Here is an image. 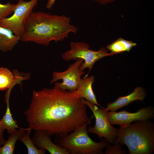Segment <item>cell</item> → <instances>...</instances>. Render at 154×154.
<instances>
[{
	"instance_id": "6da1fadb",
	"label": "cell",
	"mask_w": 154,
	"mask_h": 154,
	"mask_svg": "<svg viewBox=\"0 0 154 154\" xmlns=\"http://www.w3.org/2000/svg\"><path fill=\"white\" fill-rule=\"evenodd\" d=\"M83 98L76 90L54 87L34 90L29 107L24 112L28 128L51 136L67 134L91 124Z\"/></svg>"
},
{
	"instance_id": "7a4b0ae2",
	"label": "cell",
	"mask_w": 154,
	"mask_h": 154,
	"mask_svg": "<svg viewBox=\"0 0 154 154\" xmlns=\"http://www.w3.org/2000/svg\"><path fill=\"white\" fill-rule=\"evenodd\" d=\"M71 18L65 15L32 11L26 23L21 40L47 46L52 41L57 42L76 33L78 29L71 24Z\"/></svg>"
},
{
	"instance_id": "3957f363",
	"label": "cell",
	"mask_w": 154,
	"mask_h": 154,
	"mask_svg": "<svg viewBox=\"0 0 154 154\" xmlns=\"http://www.w3.org/2000/svg\"><path fill=\"white\" fill-rule=\"evenodd\" d=\"M115 142L125 144L129 154H152L154 151V124L150 120H138L120 126Z\"/></svg>"
},
{
	"instance_id": "277c9868",
	"label": "cell",
	"mask_w": 154,
	"mask_h": 154,
	"mask_svg": "<svg viewBox=\"0 0 154 154\" xmlns=\"http://www.w3.org/2000/svg\"><path fill=\"white\" fill-rule=\"evenodd\" d=\"M70 134L56 135L55 143L67 149L71 154H102L110 143L102 138L98 142L93 141L88 135L87 125H84Z\"/></svg>"
},
{
	"instance_id": "5b68a950",
	"label": "cell",
	"mask_w": 154,
	"mask_h": 154,
	"mask_svg": "<svg viewBox=\"0 0 154 154\" xmlns=\"http://www.w3.org/2000/svg\"><path fill=\"white\" fill-rule=\"evenodd\" d=\"M70 49L62 54V58L66 61L76 60L78 59H82L84 61L80 68L81 71L88 68V72L86 74L87 76L97 61L104 57L114 55L111 53H108L104 47H102L96 51L91 50L89 49V44L84 42H72L70 43Z\"/></svg>"
},
{
	"instance_id": "8992f818",
	"label": "cell",
	"mask_w": 154,
	"mask_h": 154,
	"mask_svg": "<svg viewBox=\"0 0 154 154\" xmlns=\"http://www.w3.org/2000/svg\"><path fill=\"white\" fill-rule=\"evenodd\" d=\"M84 103L92 112L95 119V123L92 127L88 129V133L96 134L100 139L103 138L110 144L114 143L117 137L118 129L114 127L110 123L107 117L106 108H98L83 98Z\"/></svg>"
},
{
	"instance_id": "52a82bcc",
	"label": "cell",
	"mask_w": 154,
	"mask_h": 154,
	"mask_svg": "<svg viewBox=\"0 0 154 154\" xmlns=\"http://www.w3.org/2000/svg\"><path fill=\"white\" fill-rule=\"evenodd\" d=\"M38 1L18 0L12 15L2 20L0 26L11 30L15 34L21 37L27 20Z\"/></svg>"
},
{
	"instance_id": "ba28073f",
	"label": "cell",
	"mask_w": 154,
	"mask_h": 154,
	"mask_svg": "<svg viewBox=\"0 0 154 154\" xmlns=\"http://www.w3.org/2000/svg\"><path fill=\"white\" fill-rule=\"evenodd\" d=\"M83 60L78 59L70 64L67 69L63 72H54L52 74L50 84L62 80V82H57L54 84V87L62 90L75 91L79 86L81 76L85 73L80 68Z\"/></svg>"
},
{
	"instance_id": "9c48e42d",
	"label": "cell",
	"mask_w": 154,
	"mask_h": 154,
	"mask_svg": "<svg viewBox=\"0 0 154 154\" xmlns=\"http://www.w3.org/2000/svg\"><path fill=\"white\" fill-rule=\"evenodd\" d=\"M107 117L112 125L123 126L138 120H148L154 117V110L151 106L143 107L135 112H130L124 110L117 112L108 111Z\"/></svg>"
},
{
	"instance_id": "30bf717a",
	"label": "cell",
	"mask_w": 154,
	"mask_h": 154,
	"mask_svg": "<svg viewBox=\"0 0 154 154\" xmlns=\"http://www.w3.org/2000/svg\"><path fill=\"white\" fill-rule=\"evenodd\" d=\"M31 139L37 148L47 150L51 154H70L67 149L53 143L50 135L45 132L35 131Z\"/></svg>"
},
{
	"instance_id": "8fae6325",
	"label": "cell",
	"mask_w": 154,
	"mask_h": 154,
	"mask_svg": "<svg viewBox=\"0 0 154 154\" xmlns=\"http://www.w3.org/2000/svg\"><path fill=\"white\" fill-rule=\"evenodd\" d=\"M146 96V91L141 86L135 88L129 94L119 97L112 102L108 104L106 109L108 111H116L134 102L144 100Z\"/></svg>"
},
{
	"instance_id": "7c38bea8",
	"label": "cell",
	"mask_w": 154,
	"mask_h": 154,
	"mask_svg": "<svg viewBox=\"0 0 154 154\" xmlns=\"http://www.w3.org/2000/svg\"><path fill=\"white\" fill-rule=\"evenodd\" d=\"M30 77L29 74L19 73L17 70L12 72L7 68H0V91L11 90L15 84Z\"/></svg>"
},
{
	"instance_id": "4fadbf2b",
	"label": "cell",
	"mask_w": 154,
	"mask_h": 154,
	"mask_svg": "<svg viewBox=\"0 0 154 154\" xmlns=\"http://www.w3.org/2000/svg\"><path fill=\"white\" fill-rule=\"evenodd\" d=\"M94 78L93 75L88 77L86 75L83 78H81L79 86L76 90L81 98L93 104L100 106L92 88Z\"/></svg>"
},
{
	"instance_id": "5bb4252c",
	"label": "cell",
	"mask_w": 154,
	"mask_h": 154,
	"mask_svg": "<svg viewBox=\"0 0 154 154\" xmlns=\"http://www.w3.org/2000/svg\"><path fill=\"white\" fill-rule=\"evenodd\" d=\"M21 40V37L11 30L0 26V50L7 52L12 50Z\"/></svg>"
},
{
	"instance_id": "9a60e30c",
	"label": "cell",
	"mask_w": 154,
	"mask_h": 154,
	"mask_svg": "<svg viewBox=\"0 0 154 154\" xmlns=\"http://www.w3.org/2000/svg\"><path fill=\"white\" fill-rule=\"evenodd\" d=\"M26 130L31 133V131L29 128L18 129L15 132L9 134L7 139L0 147V154H13L15 149L16 142L21 135Z\"/></svg>"
},
{
	"instance_id": "2e32d148",
	"label": "cell",
	"mask_w": 154,
	"mask_h": 154,
	"mask_svg": "<svg viewBox=\"0 0 154 154\" xmlns=\"http://www.w3.org/2000/svg\"><path fill=\"white\" fill-rule=\"evenodd\" d=\"M137 44L132 40H129L119 37L106 47L114 55L127 52H129Z\"/></svg>"
},
{
	"instance_id": "e0dca14e",
	"label": "cell",
	"mask_w": 154,
	"mask_h": 154,
	"mask_svg": "<svg viewBox=\"0 0 154 154\" xmlns=\"http://www.w3.org/2000/svg\"><path fill=\"white\" fill-rule=\"evenodd\" d=\"M9 96L5 97L7 108L5 114L0 120V122L5 129L9 134L11 133L17 129L22 128L19 127L17 121L13 119L9 105Z\"/></svg>"
},
{
	"instance_id": "ac0fdd59",
	"label": "cell",
	"mask_w": 154,
	"mask_h": 154,
	"mask_svg": "<svg viewBox=\"0 0 154 154\" xmlns=\"http://www.w3.org/2000/svg\"><path fill=\"white\" fill-rule=\"evenodd\" d=\"M31 132L25 131L20 136L19 139L26 147L28 154H44L46 150L44 149H39L34 145L30 137Z\"/></svg>"
},
{
	"instance_id": "d6986e66",
	"label": "cell",
	"mask_w": 154,
	"mask_h": 154,
	"mask_svg": "<svg viewBox=\"0 0 154 154\" xmlns=\"http://www.w3.org/2000/svg\"><path fill=\"white\" fill-rule=\"evenodd\" d=\"M16 4L7 3L5 4L0 3V21L9 16L13 13Z\"/></svg>"
},
{
	"instance_id": "ffe728a7",
	"label": "cell",
	"mask_w": 154,
	"mask_h": 154,
	"mask_svg": "<svg viewBox=\"0 0 154 154\" xmlns=\"http://www.w3.org/2000/svg\"><path fill=\"white\" fill-rule=\"evenodd\" d=\"M114 145L110 143L106 148L105 153L106 154H124L126 153V151L123 149L122 145L116 142H115Z\"/></svg>"
},
{
	"instance_id": "44dd1931",
	"label": "cell",
	"mask_w": 154,
	"mask_h": 154,
	"mask_svg": "<svg viewBox=\"0 0 154 154\" xmlns=\"http://www.w3.org/2000/svg\"><path fill=\"white\" fill-rule=\"evenodd\" d=\"M5 130V129L0 122V147L3 144L5 141L4 136Z\"/></svg>"
},
{
	"instance_id": "7402d4cb",
	"label": "cell",
	"mask_w": 154,
	"mask_h": 154,
	"mask_svg": "<svg viewBox=\"0 0 154 154\" xmlns=\"http://www.w3.org/2000/svg\"><path fill=\"white\" fill-rule=\"evenodd\" d=\"M97 2L99 4L105 5L108 4L112 3L117 0H89Z\"/></svg>"
},
{
	"instance_id": "603a6c76",
	"label": "cell",
	"mask_w": 154,
	"mask_h": 154,
	"mask_svg": "<svg viewBox=\"0 0 154 154\" xmlns=\"http://www.w3.org/2000/svg\"><path fill=\"white\" fill-rule=\"evenodd\" d=\"M56 0H48L46 5V7L49 9H51L54 4Z\"/></svg>"
}]
</instances>
